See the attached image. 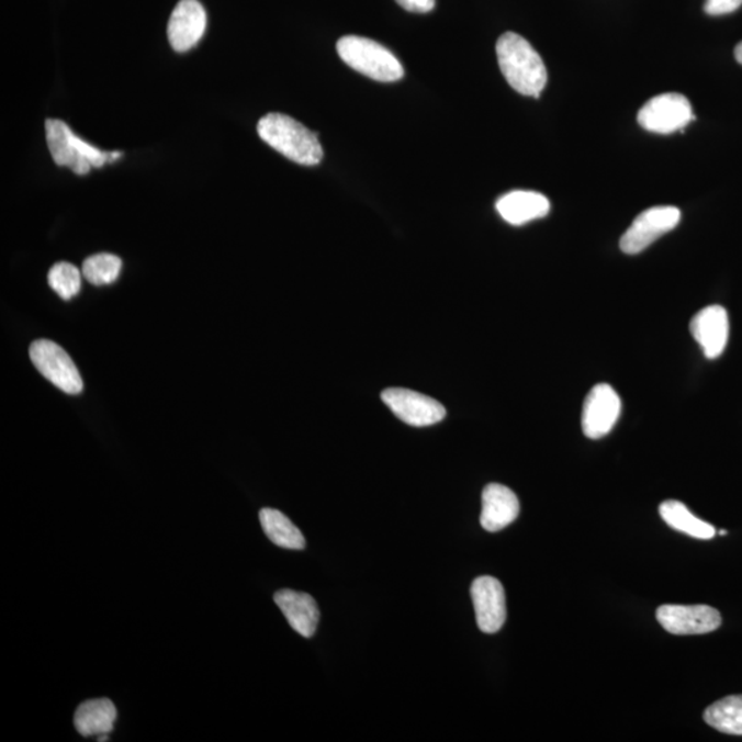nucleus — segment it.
I'll use <instances>...</instances> for the list:
<instances>
[{
	"mask_svg": "<svg viewBox=\"0 0 742 742\" xmlns=\"http://www.w3.org/2000/svg\"><path fill=\"white\" fill-rule=\"evenodd\" d=\"M496 56L502 75L511 89L522 95H540L548 83V70L542 57L527 40L515 32H506L496 43Z\"/></svg>",
	"mask_w": 742,
	"mask_h": 742,
	"instance_id": "f257e3e1",
	"label": "nucleus"
},
{
	"mask_svg": "<svg viewBox=\"0 0 742 742\" xmlns=\"http://www.w3.org/2000/svg\"><path fill=\"white\" fill-rule=\"evenodd\" d=\"M258 134L272 149L300 166H318L324 157L318 134L286 114H266L258 124Z\"/></svg>",
	"mask_w": 742,
	"mask_h": 742,
	"instance_id": "f03ea898",
	"label": "nucleus"
},
{
	"mask_svg": "<svg viewBox=\"0 0 742 742\" xmlns=\"http://www.w3.org/2000/svg\"><path fill=\"white\" fill-rule=\"evenodd\" d=\"M337 53L348 67L370 79L391 83L405 76L400 59L389 48L366 37H341L337 43Z\"/></svg>",
	"mask_w": 742,
	"mask_h": 742,
	"instance_id": "7ed1b4c3",
	"label": "nucleus"
},
{
	"mask_svg": "<svg viewBox=\"0 0 742 742\" xmlns=\"http://www.w3.org/2000/svg\"><path fill=\"white\" fill-rule=\"evenodd\" d=\"M30 355L37 371L58 390L68 395H78L83 391L85 384L79 369L58 344L42 338L32 342Z\"/></svg>",
	"mask_w": 742,
	"mask_h": 742,
	"instance_id": "20e7f679",
	"label": "nucleus"
},
{
	"mask_svg": "<svg viewBox=\"0 0 742 742\" xmlns=\"http://www.w3.org/2000/svg\"><path fill=\"white\" fill-rule=\"evenodd\" d=\"M693 120L695 114L692 103L685 95L676 92H665L652 98L638 113V123L642 128L663 135L684 130Z\"/></svg>",
	"mask_w": 742,
	"mask_h": 742,
	"instance_id": "39448f33",
	"label": "nucleus"
},
{
	"mask_svg": "<svg viewBox=\"0 0 742 742\" xmlns=\"http://www.w3.org/2000/svg\"><path fill=\"white\" fill-rule=\"evenodd\" d=\"M681 222L676 206H653L643 211L620 239V249L627 255L641 254L664 234L674 231Z\"/></svg>",
	"mask_w": 742,
	"mask_h": 742,
	"instance_id": "423d86ee",
	"label": "nucleus"
},
{
	"mask_svg": "<svg viewBox=\"0 0 742 742\" xmlns=\"http://www.w3.org/2000/svg\"><path fill=\"white\" fill-rule=\"evenodd\" d=\"M656 618L663 629L674 636L708 634L722 625V616L708 605H663Z\"/></svg>",
	"mask_w": 742,
	"mask_h": 742,
	"instance_id": "0eeeda50",
	"label": "nucleus"
},
{
	"mask_svg": "<svg viewBox=\"0 0 742 742\" xmlns=\"http://www.w3.org/2000/svg\"><path fill=\"white\" fill-rule=\"evenodd\" d=\"M381 397L397 418L412 427H429L446 418V408L441 403L416 391L390 389Z\"/></svg>",
	"mask_w": 742,
	"mask_h": 742,
	"instance_id": "6e6552de",
	"label": "nucleus"
},
{
	"mask_svg": "<svg viewBox=\"0 0 742 742\" xmlns=\"http://www.w3.org/2000/svg\"><path fill=\"white\" fill-rule=\"evenodd\" d=\"M621 401L612 386L598 384L587 395L582 413L583 432L588 439H602L620 417Z\"/></svg>",
	"mask_w": 742,
	"mask_h": 742,
	"instance_id": "1a4fd4ad",
	"label": "nucleus"
},
{
	"mask_svg": "<svg viewBox=\"0 0 742 742\" xmlns=\"http://www.w3.org/2000/svg\"><path fill=\"white\" fill-rule=\"evenodd\" d=\"M206 13L199 0H180L168 21V41L177 53L192 50L203 40Z\"/></svg>",
	"mask_w": 742,
	"mask_h": 742,
	"instance_id": "9d476101",
	"label": "nucleus"
},
{
	"mask_svg": "<svg viewBox=\"0 0 742 742\" xmlns=\"http://www.w3.org/2000/svg\"><path fill=\"white\" fill-rule=\"evenodd\" d=\"M471 594L479 629L495 634L506 621L504 586L493 576H482L473 582Z\"/></svg>",
	"mask_w": 742,
	"mask_h": 742,
	"instance_id": "9b49d317",
	"label": "nucleus"
},
{
	"mask_svg": "<svg viewBox=\"0 0 742 742\" xmlns=\"http://www.w3.org/2000/svg\"><path fill=\"white\" fill-rule=\"evenodd\" d=\"M729 315L722 305H708L693 316L690 333L708 359L723 353L729 341Z\"/></svg>",
	"mask_w": 742,
	"mask_h": 742,
	"instance_id": "f8f14e48",
	"label": "nucleus"
},
{
	"mask_svg": "<svg viewBox=\"0 0 742 742\" xmlns=\"http://www.w3.org/2000/svg\"><path fill=\"white\" fill-rule=\"evenodd\" d=\"M79 138L63 120H46V139L54 161L59 167H69L76 175H87L92 167L80 153Z\"/></svg>",
	"mask_w": 742,
	"mask_h": 742,
	"instance_id": "ddd939ff",
	"label": "nucleus"
},
{
	"mask_svg": "<svg viewBox=\"0 0 742 742\" xmlns=\"http://www.w3.org/2000/svg\"><path fill=\"white\" fill-rule=\"evenodd\" d=\"M520 502L510 488L502 484H488L483 491V510L480 522L485 531L498 532L516 521Z\"/></svg>",
	"mask_w": 742,
	"mask_h": 742,
	"instance_id": "4468645a",
	"label": "nucleus"
},
{
	"mask_svg": "<svg viewBox=\"0 0 742 742\" xmlns=\"http://www.w3.org/2000/svg\"><path fill=\"white\" fill-rule=\"evenodd\" d=\"M496 211L509 225L521 226L548 215L550 201L537 192L516 190L496 201Z\"/></svg>",
	"mask_w": 742,
	"mask_h": 742,
	"instance_id": "2eb2a0df",
	"label": "nucleus"
},
{
	"mask_svg": "<svg viewBox=\"0 0 742 742\" xmlns=\"http://www.w3.org/2000/svg\"><path fill=\"white\" fill-rule=\"evenodd\" d=\"M274 602L294 631L304 638L315 634L319 623V609L310 594L281 591L276 593Z\"/></svg>",
	"mask_w": 742,
	"mask_h": 742,
	"instance_id": "dca6fc26",
	"label": "nucleus"
},
{
	"mask_svg": "<svg viewBox=\"0 0 742 742\" xmlns=\"http://www.w3.org/2000/svg\"><path fill=\"white\" fill-rule=\"evenodd\" d=\"M117 719V709L109 698L80 704L75 713V728L81 735H108Z\"/></svg>",
	"mask_w": 742,
	"mask_h": 742,
	"instance_id": "f3484780",
	"label": "nucleus"
},
{
	"mask_svg": "<svg viewBox=\"0 0 742 742\" xmlns=\"http://www.w3.org/2000/svg\"><path fill=\"white\" fill-rule=\"evenodd\" d=\"M660 516L667 526L682 533L689 535L696 539H712L717 535V529L706 521L697 518L679 501H665L659 507Z\"/></svg>",
	"mask_w": 742,
	"mask_h": 742,
	"instance_id": "a211bd4d",
	"label": "nucleus"
},
{
	"mask_svg": "<svg viewBox=\"0 0 742 742\" xmlns=\"http://www.w3.org/2000/svg\"><path fill=\"white\" fill-rule=\"evenodd\" d=\"M259 517L261 527H263L272 543L289 550H303L305 548L303 533L283 513L276 509H263Z\"/></svg>",
	"mask_w": 742,
	"mask_h": 742,
	"instance_id": "6ab92c4d",
	"label": "nucleus"
},
{
	"mask_svg": "<svg viewBox=\"0 0 742 742\" xmlns=\"http://www.w3.org/2000/svg\"><path fill=\"white\" fill-rule=\"evenodd\" d=\"M704 720L720 733L742 735V695L711 704L704 712Z\"/></svg>",
	"mask_w": 742,
	"mask_h": 742,
	"instance_id": "aec40b11",
	"label": "nucleus"
},
{
	"mask_svg": "<svg viewBox=\"0 0 742 742\" xmlns=\"http://www.w3.org/2000/svg\"><path fill=\"white\" fill-rule=\"evenodd\" d=\"M122 259L112 254L90 256L83 263V277L92 285H111L122 272Z\"/></svg>",
	"mask_w": 742,
	"mask_h": 742,
	"instance_id": "412c9836",
	"label": "nucleus"
},
{
	"mask_svg": "<svg viewBox=\"0 0 742 742\" xmlns=\"http://www.w3.org/2000/svg\"><path fill=\"white\" fill-rule=\"evenodd\" d=\"M48 285L63 300H70L78 296L81 289V272L78 267L59 261L48 271Z\"/></svg>",
	"mask_w": 742,
	"mask_h": 742,
	"instance_id": "4be33fe9",
	"label": "nucleus"
},
{
	"mask_svg": "<svg viewBox=\"0 0 742 742\" xmlns=\"http://www.w3.org/2000/svg\"><path fill=\"white\" fill-rule=\"evenodd\" d=\"M742 7V0H706L704 10L709 15H723L734 13Z\"/></svg>",
	"mask_w": 742,
	"mask_h": 742,
	"instance_id": "5701e85b",
	"label": "nucleus"
},
{
	"mask_svg": "<svg viewBox=\"0 0 742 742\" xmlns=\"http://www.w3.org/2000/svg\"><path fill=\"white\" fill-rule=\"evenodd\" d=\"M400 7L411 13H429L435 9L436 0H396Z\"/></svg>",
	"mask_w": 742,
	"mask_h": 742,
	"instance_id": "b1692460",
	"label": "nucleus"
},
{
	"mask_svg": "<svg viewBox=\"0 0 742 742\" xmlns=\"http://www.w3.org/2000/svg\"><path fill=\"white\" fill-rule=\"evenodd\" d=\"M734 56L737 61H739L742 65V42L739 43V45H737Z\"/></svg>",
	"mask_w": 742,
	"mask_h": 742,
	"instance_id": "393cba45",
	"label": "nucleus"
},
{
	"mask_svg": "<svg viewBox=\"0 0 742 742\" xmlns=\"http://www.w3.org/2000/svg\"><path fill=\"white\" fill-rule=\"evenodd\" d=\"M719 535H728V531H719Z\"/></svg>",
	"mask_w": 742,
	"mask_h": 742,
	"instance_id": "a878e982",
	"label": "nucleus"
}]
</instances>
